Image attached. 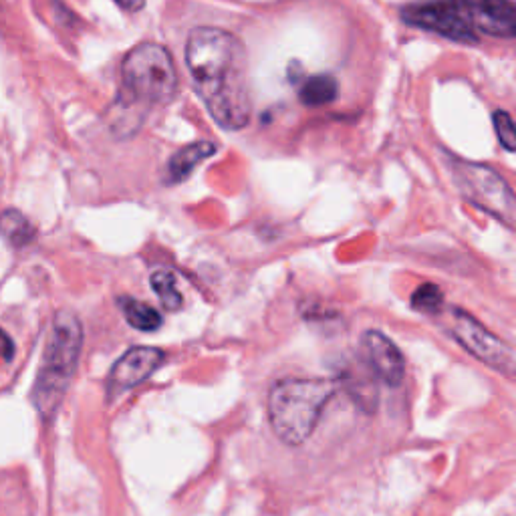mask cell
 Wrapping results in <instances>:
<instances>
[{
    "mask_svg": "<svg viewBox=\"0 0 516 516\" xmlns=\"http://www.w3.org/2000/svg\"><path fill=\"white\" fill-rule=\"evenodd\" d=\"M192 83L214 121L236 132L250 123L248 59L240 39L214 27H198L186 43Z\"/></svg>",
    "mask_w": 516,
    "mask_h": 516,
    "instance_id": "obj_1",
    "label": "cell"
},
{
    "mask_svg": "<svg viewBox=\"0 0 516 516\" xmlns=\"http://www.w3.org/2000/svg\"><path fill=\"white\" fill-rule=\"evenodd\" d=\"M83 349V325L73 311H59L53 319L43 363L37 373L31 402L43 420L61 408Z\"/></svg>",
    "mask_w": 516,
    "mask_h": 516,
    "instance_id": "obj_2",
    "label": "cell"
},
{
    "mask_svg": "<svg viewBox=\"0 0 516 516\" xmlns=\"http://www.w3.org/2000/svg\"><path fill=\"white\" fill-rule=\"evenodd\" d=\"M335 392L337 383L321 377H285L277 381L269 394L273 432L285 444H303L315 432Z\"/></svg>",
    "mask_w": 516,
    "mask_h": 516,
    "instance_id": "obj_3",
    "label": "cell"
},
{
    "mask_svg": "<svg viewBox=\"0 0 516 516\" xmlns=\"http://www.w3.org/2000/svg\"><path fill=\"white\" fill-rule=\"evenodd\" d=\"M121 85L127 103L160 107L170 103L178 91V73L166 47L142 43L123 59Z\"/></svg>",
    "mask_w": 516,
    "mask_h": 516,
    "instance_id": "obj_4",
    "label": "cell"
},
{
    "mask_svg": "<svg viewBox=\"0 0 516 516\" xmlns=\"http://www.w3.org/2000/svg\"><path fill=\"white\" fill-rule=\"evenodd\" d=\"M452 174L460 192L468 202L476 204L496 220L504 222L508 228L514 226V216H516L514 194L500 174H496L486 166L460 162V160H454Z\"/></svg>",
    "mask_w": 516,
    "mask_h": 516,
    "instance_id": "obj_5",
    "label": "cell"
},
{
    "mask_svg": "<svg viewBox=\"0 0 516 516\" xmlns=\"http://www.w3.org/2000/svg\"><path fill=\"white\" fill-rule=\"evenodd\" d=\"M446 327L450 335L476 359L500 371L508 379L514 377V349L506 341L490 333L484 325H480L472 315L460 309H450L446 315Z\"/></svg>",
    "mask_w": 516,
    "mask_h": 516,
    "instance_id": "obj_6",
    "label": "cell"
},
{
    "mask_svg": "<svg viewBox=\"0 0 516 516\" xmlns=\"http://www.w3.org/2000/svg\"><path fill=\"white\" fill-rule=\"evenodd\" d=\"M402 19L408 25L438 33L456 43H478V31L464 0H426V3L404 9Z\"/></svg>",
    "mask_w": 516,
    "mask_h": 516,
    "instance_id": "obj_7",
    "label": "cell"
},
{
    "mask_svg": "<svg viewBox=\"0 0 516 516\" xmlns=\"http://www.w3.org/2000/svg\"><path fill=\"white\" fill-rule=\"evenodd\" d=\"M164 361V353L156 347H134L125 351L107 377V400L113 402L123 394L136 390Z\"/></svg>",
    "mask_w": 516,
    "mask_h": 516,
    "instance_id": "obj_8",
    "label": "cell"
},
{
    "mask_svg": "<svg viewBox=\"0 0 516 516\" xmlns=\"http://www.w3.org/2000/svg\"><path fill=\"white\" fill-rule=\"evenodd\" d=\"M361 349L365 365L377 379L390 387L402 385L406 375V361L390 337H385L379 331H365L361 337Z\"/></svg>",
    "mask_w": 516,
    "mask_h": 516,
    "instance_id": "obj_9",
    "label": "cell"
},
{
    "mask_svg": "<svg viewBox=\"0 0 516 516\" xmlns=\"http://www.w3.org/2000/svg\"><path fill=\"white\" fill-rule=\"evenodd\" d=\"M476 31L492 37L512 39L516 33V13L510 0H464Z\"/></svg>",
    "mask_w": 516,
    "mask_h": 516,
    "instance_id": "obj_10",
    "label": "cell"
},
{
    "mask_svg": "<svg viewBox=\"0 0 516 516\" xmlns=\"http://www.w3.org/2000/svg\"><path fill=\"white\" fill-rule=\"evenodd\" d=\"M216 154V144L212 142H196L178 150L168 164V182H184L190 174L208 158Z\"/></svg>",
    "mask_w": 516,
    "mask_h": 516,
    "instance_id": "obj_11",
    "label": "cell"
},
{
    "mask_svg": "<svg viewBox=\"0 0 516 516\" xmlns=\"http://www.w3.org/2000/svg\"><path fill=\"white\" fill-rule=\"evenodd\" d=\"M0 236H3L13 248H25L37 238V228L31 220L17 208L0 212Z\"/></svg>",
    "mask_w": 516,
    "mask_h": 516,
    "instance_id": "obj_12",
    "label": "cell"
},
{
    "mask_svg": "<svg viewBox=\"0 0 516 516\" xmlns=\"http://www.w3.org/2000/svg\"><path fill=\"white\" fill-rule=\"evenodd\" d=\"M339 83L333 75H313L303 81L299 89V99L307 107H323L337 99Z\"/></svg>",
    "mask_w": 516,
    "mask_h": 516,
    "instance_id": "obj_13",
    "label": "cell"
},
{
    "mask_svg": "<svg viewBox=\"0 0 516 516\" xmlns=\"http://www.w3.org/2000/svg\"><path fill=\"white\" fill-rule=\"evenodd\" d=\"M373 373L369 371V367L365 365V369L353 367L347 375H345V383H347V392L351 394L353 402L367 410L373 412L375 404H377V390H375V383H373Z\"/></svg>",
    "mask_w": 516,
    "mask_h": 516,
    "instance_id": "obj_14",
    "label": "cell"
},
{
    "mask_svg": "<svg viewBox=\"0 0 516 516\" xmlns=\"http://www.w3.org/2000/svg\"><path fill=\"white\" fill-rule=\"evenodd\" d=\"M119 307L125 315V321L132 325L134 329L138 331H144V333H152V331H158L164 323L162 315L148 303H142V301H136L132 297H121L119 299Z\"/></svg>",
    "mask_w": 516,
    "mask_h": 516,
    "instance_id": "obj_15",
    "label": "cell"
},
{
    "mask_svg": "<svg viewBox=\"0 0 516 516\" xmlns=\"http://www.w3.org/2000/svg\"><path fill=\"white\" fill-rule=\"evenodd\" d=\"M154 293L158 295V299L162 301L166 311H178L182 307V295L178 291V279L172 271L168 269H160L152 275L150 279Z\"/></svg>",
    "mask_w": 516,
    "mask_h": 516,
    "instance_id": "obj_16",
    "label": "cell"
},
{
    "mask_svg": "<svg viewBox=\"0 0 516 516\" xmlns=\"http://www.w3.org/2000/svg\"><path fill=\"white\" fill-rule=\"evenodd\" d=\"M412 307L426 315H442L444 311V293L434 283L420 285L412 295Z\"/></svg>",
    "mask_w": 516,
    "mask_h": 516,
    "instance_id": "obj_17",
    "label": "cell"
},
{
    "mask_svg": "<svg viewBox=\"0 0 516 516\" xmlns=\"http://www.w3.org/2000/svg\"><path fill=\"white\" fill-rule=\"evenodd\" d=\"M492 121H494L496 138H498L500 146L506 152H514L516 150V132H514V121H512L510 113L504 109H498V111H494Z\"/></svg>",
    "mask_w": 516,
    "mask_h": 516,
    "instance_id": "obj_18",
    "label": "cell"
},
{
    "mask_svg": "<svg viewBox=\"0 0 516 516\" xmlns=\"http://www.w3.org/2000/svg\"><path fill=\"white\" fill-rule=\"evenodd\" d=\"M115 3L123 9V11H129V13H138L146 7V0H115Z\"/></svg>",
    "mask_w": 516,
    "mask_h": 516,
    "instance_id": "obj_19",
    "label": "cell"
}]
</instances>
